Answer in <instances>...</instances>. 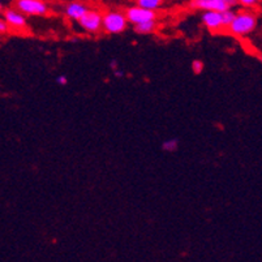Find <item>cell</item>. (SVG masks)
<instances>
[{
    "instance_id": "1",
    "label": "cell",
    "mask_w": 262,
    "mask_h": 262,
    "mask_svg": "<svg viewBox=\"0 0 262 262\" xmlns=\"http://www.w3.org/2000/svg\"><path fill=\"white\" fill-rule=\"evenodd\" d=\"M258 26V15L253 9H245L235 13V17L227 26L226 32L233 37H247L252 34Z\"/></svg>"
},
{
    "instance_id": "2",
    "label": "cell",
    "mask_w": 262,
    "mask_h": 262,
    "mask_svg": "<svg viewBox=\"0 0 262 262\" xmlns=\"http://www.w3.org/2000/svg\"><path fill=\"white\" fill-rule=\"evenodd\" d=\"M128 28V20L120 11H107L102 15V32L106 34H120Z\"/></svg>"
},
{
    "instance_id": "3",
    "label": "cell",
    "mask_w": 262,
    "mask_h": 262,
    "mask_svg": "<svg viewBox=\"0 0 262 262\" xmlns=\"http://www.w3.org/2000/svg\"><path fill=\"white\" fill-rule=\"evenodd\" d=\"M13 8L26 17H43L49 15L50 7L46 0H15Z\"/></svg>"
},
{
    "instance_id": "4",
    "label": "cell",
    "mask_w": 262,
    "mask_h": 262,
    "mask_svg": "<svg viewBox=\"0 0 262 262\" xmlns=\"http://www.w3.org/2000/svg\"><path fill=\"white\" fill-rule=\"evenodd\" d=\"M102 13L97 9H88L85 15L77 21L80 28L89 34H98L102 32Z\"/></svg>"
},
{
    "instance_id": "5",
    "label": "cell",
    "mask_w": 262,
    "mask_h": 262,
    "mask_svg": "<svg viewBox=\"0 0 262 262\" xmlns=\"http://www.w3.org/2000/svg\"><path fill=\"white\" fill-rule=\"evenodd\" d=\"M236 0H190L189 7L197 11H216L222 12L226 9L235 8Z\"/></svg>"
},
{
    "instance_id": "6",
    "label": "cell",
    "mask_w": 262,
    "mask_h": 262,
    "mask_svg": "<svg viewBox=\"0 0 262 262\" xmlns=\"http://www.w3.org/2000/svg\"><path fill=\"white\" fill-rule=\"evenodd\" d=\"M124 15L127 17L128 24H132V25H137V24L145 23V21L157 20V17H158L157 11L142 8V7L139 6H133L127 8L125 12H124Z\"/></svg>"
},
{
    "instance_id": "7",
    "label": "cell",
    "mask_w": 262,
    "mask_h": 262,
    "mask_svg": "<svg viewBox=\"0 0 262 262\" xmlns=\"http://www.w3.org/2000/svg\"><path fill=\"white\" fill-rule=\"evenodd\" d=\"M201 20L205 28L210 33H213V34L226 32V25L222 17V12L202 11Z\"/></svg>"
},
{
    "instance_id": "8",
    "label": "cell",
    "mask_w": 262,
    "mask_h": 262,
    "mask_svg": "<svg viewBox=\"0 0 262 262\" xmlns=\"http://www.w3.org/2000/svg\"><path fill=\"white\" fill-rule=\"evenodd\" d=\"M6 23L8 24L9 29L16 30V32H25L28 30V20L26 16L23 15L21 12H18L16 8H4L3 13H2Z\"/></svg>"
},
{
    "instance_id": "9",
    "label": "cell",
    "mask_w": 262,
    "mask_h": 262,
    "mask_svg": "<svg viewBox=\"0 0 262 262\" xmlns=\"http://www.w3.org/2000/svg\"><path fill=\"white\" fill-rule=\"evenodd\" d=\"M88 7L85 6L82 2H70L64 8V13L68 18L73 21H78L82 16L85 15V12L88 11Z\"/></svg>"
},
{
    "instance_id": "10",
    "label": "cell",
    "mask_w": 262,
    "mask_h": 262,
    "mask_svg": "<svg viewBox=\"0 0 262 262\" xmlns=\"http://www.w3.org/2000/svg\"><path fill=\"white\" fill-rule=\"evenodd\" d=\"M135 26V32L140 35H149L156 33L157 30V20L153 21H145V23L137 24Z\"/></svg>"
},
{
    "instance_id": "11",
    "label": "cell",
    "mask_w": 262,
    "mask_h": 262,
    "mask_svg": "<svg viewBox=\"0 0 262 262\" xmlns=\"http://www.w3.org/2000/svg\"><path fill=\"white\" fill-rule=\"evenodd\" d=\"M136 4L142 8L157 11L164 4V0H136Z\"/></svg>"
},
{
    "instance_id": "12",
    "label": "cell",
    "mask_w": 262,
    "mask_h": 262,
    "mask_svg": "<svg viewBox=\"0 0 262 262\" xmlns=\"http://www.w3.org/2000/svg\"><path fill=\"white\" fill-rule=\"evenodd\" d=\"M179 147V141L176 139H171V140H166V141L162 144V149L164 151H167V153H173L176 151Z\"/></svg>"
},
{
    "instance_id": "13",
    "label": "cell",
    "mask_w": 262,
    "mask_h": 262,
    "mask_svg": "<svg viewBox=\"0 0 262 262\" xmlns=\"http://www.w3.org/2000/svg\"><path fill=\"white\" fill-rule=\"evenodd\" d=\"M236 4L245 9H254L256 7H259L261 0H236Z\"/></svg>"
},
{
    "instance_id": "14",
    "label": "cell",
    "mask_w": 262,
    "mask_h": 262,
    "mask_svg": "<svg viewBox=\"0 0 262 262\" xmlns=\"http://www.w3.org/2000/svg\"><path fill=\"white\" fill-rule=\"evenodd\" d=\"M204 68H205V64H204V61H202V60H199V59H196V60L192 61L193 73L200 75V73L204 72Z\"/></svg>"
},
{
    "instance_id": "15",
    "label": "cell",
    "mask_w": 262,
    "mask_h": 262,
    "mask_svg": "<svg viewBox=\"0 0 262 262\" xmlns=\"http://www.w3.org/2000/svg\"><path fill=\"white\" fill-rule=\"evenodd\" d=\"M9 30L11 29H9V26H8V24L6 23V20H4L3 17H0V35L7 34Z\"/></svg>"
},
{
    "instance_id": "16",
    "label": "cell",
    "mask_w": 262,
    "mask_h": 262,
    "mask_svg": "<svg viewBox=\"0 0 262 262\" xmlns=\"http://www.w3.org/2000/svg\"><path fill=\"white\" fill-rule=\"evenodd\" d=\"M56 82H58L59 85H61V86H64V85L68 84V77H67V76H64V75L59 76V77L56 78Z\"/></svg>"
},
{
    "instance_id": "17",
    "label": "cell",
    "mask_w": 262,
    "mask_h": 262,
    "mask_svg": "<svg viewBox=\"0 0 262 262\" xmlns=\"http://www.w3.org/2000/svg\"><path fill=\"white\" fill-rule=\"evenodd\" d=\"M110 68H111L113 71L118 70V68H119L118 60H115V59H114V60H111V63H110Z\"/></svg>"
},
{
    "instance_id": "18",
    "label": "cell",
    "mask_w": 262,
    "mask_h": 262,
    "mask_svg": "<svg viewBox=\"0 0 262 262\" xmlns=\"http://www.w3.org/2000/svg\"><path fill=\"white\" fill-rule=\"evenodd\" d=\"M114 75H115L118 78H120V77H123V76H124V72H123V71L119 70V68H118V70L114 71Z\"/></svg>"
},
{
    "instance_id": "19",
    "label": "cell",
    "mask_w": 262,
    "mask_h": 262,
    "mask_svg": "<svg viewBox=\"0 0 262 262\" xmlns=\"http://www.w3.org/2000/svg\"><path fill=\"white\" fill-rule=\"evenodd\" d=\"M3 11H4V3H3V0H0V16H2Z\"/></svg>"
}]
</instances>
